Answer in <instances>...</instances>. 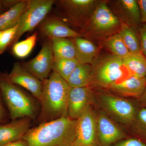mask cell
I'll use <instances>...</instances> for the list:
<instances>
[{
  "mask_svg": "<svg viewBox=\"0 0 146 146\" xmlns=\"http://www.w3.org/2000/svg\"><path fill=\"white\" fill-rule=\"evenodd\" d=\"M7 8L5 5L4 1H0V15L2 14V12L3 10L4 9Z\"/></svg>",
  "mask_w": 146,
  "mask_h": 146,
  "instance_id": "cell-35",
  "label": "cell"
},
{
  "mask_svg": "<svg viewBox=\"0 0 146 146\" xmlns=\"http://www.w3.org/2000/svg\"><path fill=\"white\" fill-rule=\"evenodd\" d=\"M121 24L107 2L100 1L80 34L83 36L97 38L110 36L118 32Z\"/></svg>",
  "mask_w": 146,
  "mask_h": 146,
  "instance_id": "cell-4",
  "label": "cell"
},
{
  "mask_svg": "<svg viewBox=\"0 0 146 146\" xmlns=\"http://www.w3.org/2000/svg\"><path fill=\"white\" fill-rule=\"evenodd\" d=\"M92 81V66L90 64L79 63L67 82L71 87H83L89 86Z\"/></svg>",
  "mask_w": 146,
  "mask_h": 146,
  "instance_id": "cell-19",
  "label": "cell"
},
{
  "mask_svg": "<svg viewBox=\"0 0 146 146\" xmlns=\"http://www.w3.org/2000/svg\"><path fill=\"white\" fill-rule=\"evenodd\" d=\"M118 33L131 53L141 52L140 38L136 29L121 23Z\"/></svg>",
  "mask_w": 146,
  "mask_h": 146,
  "instance_id": "cell-23",
  "label": "cell"
},
{
  "mask_svg": "<svg viewBox=\"0 0 146 146\" xmlns=\"http://www.w3.org/2000/svg\"><path fill=\"white\" fill-rule=\"evenodd\" d=\"M141 51L146 58V23L142 24L138 28Z\"/></svg>",
  "mask_w": 146,
  "mask_h": 146,
  "instance_id": "cell-29",
  "label": "cell"
},
{
  "mask_svg": "<svg viewBox=\"0 0 146 146\" xmlns=\"http://www.w3.org/2000/svg\"><path fill=\"white\" fill-rule=\"evenodd\" d=\"M1 96V94L0 92V124L5 123V122L6 120L7 117L5 110L2 103Z\"/></svg>",
  "mask_w": 146,
  "mask_h": 146,
  "instance_id": "cell-32",
  "label": "cell"
},
{
  "mask_svg": "<svg viewBox=\"0 0 146 146\" xmlns=\"http://www.w3.org/2000/svg\"><path fill=\"white\" fill-rule=\"evenodd\" d=\"M136 135L146 141V108L138 110L135 121L132 125Z\"/></svg>",
  "mask_w": 146,
  "mask_h": 146,
  "instance_id": "cell-27",
  "label": "cell"
},
{
  "mask_svg": "<svg viewBox=\"0 0 146 146\" xmlns=\"http://www.w3.org/2000/svg\"><path fill=\"white\" fill-rule=\"evenodd\" d=\"M75 47V58L82 64H93L98 54V47L83 36L71 39Z\"/></svg>",
  "mask_w": 146,
  "mask_h": 146,
  "instance_id": "cell-18",
  "label": "cell"
},
{
  "mask_svg": "<svg viewBox=\"0 0 146 146\" xmlns=\"http://www.w3.org/2000/svg\"><path fill=\"white\" fill-rule=\"evenodd\" d=\"M1 146H28V145L26 142L22 139Z\"/></svg>",
  "mask_w": 146,
  "mask_h": 146,
  "instance_id": "cell-33",
  "label": "cell"
},
{
  "mask_svg": "<svg viewBox=\"0 0 146 146\" xmlns=\"http://www.w3.org/2000/svg\"><path fill=\"white\" fill-rule=\"evenodd\" d=\"M138 100L142 107L146 108V87L143 95Z\"/></svg>",
  "mask_w": 146,
  "mask_h": 146,
  "instance_id": "cell-34",
  "label": "cell"
},
{
  "mask_svg": "<svg viewBox=\"0 0 146 146\" xmlns=\"http://www.w3.org/2000/svg\"><path fill=\"white\" fill-rule=\"evenodd\" d=\"M37 38V33L35 32L26 39L16 42L12 45V53L18 58L26 57L33 50L36 44Z\"/></svg>",
  "mask_w": 146,
  "mask_h": 146,
  "instance_id": "cell-25",
  "label": "cell"
},
{
  "mask_svg": "<svg viewBox=\"0 0 146 146\" xmlns=\"http://www.w3.org/2000/svg\"><path fill=\"white\" fill-rule=\"evenodd\" d=\"M102 103L107 110L123 123L132 125L138 110L132 102L110 94L101 97Z\"/></svg>",
  "mask_w": 146,
  "mask_h": 146,
  "instance_id": "cell-10",
  "label": "cell"
},
{
  "mask_svg": "<svg viewBox=\"0 0 146 146\" xmlns=\"http://www.w3.org/2000/svg\"><path fill=\"white\" fill-rule=\"evenodd\" d=\"M96 120L97 134L104 145H109L123 137L119 128L107 116L101 114Z\"/></svg>",
  "mask_w": 146,
  "mask_h": 146,
  "instance_id": "cell-17",
  "label": "cell"
},
{
  "mask_svg": "<svg viewBox=\"0 0 146 146\" xmlns=\"http://www.w3.org/2000/svg\"><path fill=\"white\" fill-rule=\"evenodd\" d=\"M50 39L54 59L75 58V47L72 39L64 38Z\"/></svg>",
  "mask_w": 146,
  "mask_h": 146,
  "instance_id": "cell-22",
  "label": "cell"
},
{
  "mask_svg": "<svg viewBox=\"0 0 146 146\" xmlns=\"http://www.w3.org/2000/svg\"><path fill=\"white\" fill-rule=\"evenodd\" d=\"M2 31H0V37H1V35Z\"/></svg>",
  "mask_w": 146,
  "mask_h": 146,
  "instance_id": "cell-36",
  "label": "cell"
},
{
  "mask_svg": "<svg viewBox=\"0 0 146 146\" xmlns=\"http://www.w3.org/2000/svg\"><path fill=\"white\" fill-rule=\"evenodd\" d=\"M137 1L140 9L141 23H146V0H138Z\"/></svg>",
  "mask_w": 146,
  "mask_h": 146,
  "instance_id": "cell-31",
  "label": "cell"
},
{
  "mask_svg": "<svg viewBox=\"0 0 146 146\" xmlns=\"http://www.w3.org/2000/svg\"><path fill=\"white\" fill-rule=\"evenodd\" d=\"M54 61L50 39H47L37 55L22 66L43 82L48 78L52 72Z\"/></svg>",
  "mask_w": 146,
  "mask_h": 146,
  "instance_id": "cell-8",
  "label": "cell"
},
{
  "mask_svg": "<svg viewBox=\"0 0 146 146\" xmlns=\"http://www.w3.org/2000/svg\"><path fill=\"white\" fill-rule=\"evenodd\" d=\"M28 1H20L0 15V31L11 28L18 25L27 5Z\"/></svg>",
  "mask_w": 146,
  "mask_h": 146,
  "instance_id": "cell-20",
  "label": "cell"
},
{
  "mask_svg": "<svg viewBox=\"0 0 146 146\" xmlns=\"http://www.w3.org/2000/svg\"><path fill=\"white\" fill-rule=\"evenodd\" d=\"M93 93L89 86L71 87L68 102V116L77 120L90 106Z\"/></svg>",
  "mask_w": 146,
  "mask_h": 146,
  "instance_id": "cell-14",
  "label": "cell"
},
{
  "mask_svg": "<svg viewBox=\"0 0 146 146\" xmlns=\"http://www.w3.org/2000/svg\"><path fill=\"white\" fill-rule=\"evenodd\" d=\"M71 87L57 73L52 71L42 82L41 111L38 120L41 123L68 116V102Z\"/></svg>",
  "mask_w": 146,
  "mask_h": 146,
  "instance_id": "cell-1",
  "label": "cell"
},
{
  "mask_svg": "<svg viewBox=\"0 0 146 146\" xmlns=\"http://www.w3.org/2000/svg\"><path fill=\"white\" fill-rule=\"evenodd\" d=\"M78 63L76 58L54 59L53 71L57 73L67 81Z\"/></svg>",
  "mask_w": 146,
  "mask_h": 146,
  "instance_id": "cell-26",
  "label": "cell"
},
{
  "mask_svg": "<svg viewBox=\"0 0 146 146\" xmlns=\"http://www.w3.org/2000/svg\"><path fill=\"white\" fill-rule=\"evenodd\" d=\"M110 9L120 22L136 29L141 25V14L136 0H118L112 2Z\"/></svg>",
  "mask_w": 146,
  "mask_h": 146,
  "instance_id": "cell-13",
  "label": "cell"
},
{
  "mask_svg": "<svg viewBox=\"0 0 146 146\" xmlns=\"http://www.w3.org/2000/svg\"><path fill=\"white\" fill-rule=\"evenodd\" d=\"M18 28V24L13 27L2 31L0 37V55L3 53L8 47L12 45Z\"/></svg>",
  "mask_w": 146,
  "mask_h": 146,
  "instance_id": "cell-28",
  "label": "cell"
},
{
  "mask_svg": "<svg viewBox=\"0 0 146 146\" xmlns=\"http://www.w3.org/2000/svg\"><path fill=\"white\" fill-rule=\"evenodd\" d=\"M124 65L129 75L145 78L146 75V58L141 52L129 54L123 59Z\"/></svg>",
  "mask_w": 146,
  "mask_h": 146,
  "instance_id": "cell-21",
  "label": "cell"
},
{
  "mask_svg": "<svg viewBox=\"0 0 146 146\" xmlns=\"http://www.w3.org/2000/svg\"><path fill=\"white\" fill-rule=\"evenodd\" d=\"M104 44L112 54L121 59L127 57L130 53L118 33L106 38Z\"/></svg>",
  "mask_w": 146,
  "mask_h": 146,
  "instance_id": "cell-24",
  "label": "cell"
},
{
  "mask_svg": "<svg viewBox=\"0 0 146 146\" xmlns=\"http://www.w3.org/2000/svg\"><path fill=\"white\" fill-rule=\"evenodd\" d=\"M115 146H146V144L136 138H130L116 144Z\"/></svg>",
  "mask_w": 146,
  "mask_h": 146,
  "instance_id": "cell-30",
  "label": "cell"
},
{
  "mask_svg": "<svg viewBox=\"0 0 146 146\" xmlns=\"http://www.w3.org/2000/svg\"><path fill=\"white\" fill-rule=\"evenodd\" d=\"M145 79L146 81V75L145 76Z\"/></svg>",
  "mask_w": 146,
  "mask_h": 146,
  "instance_id": "cell-37",
  "label": "cell"
},
{
  "mask_svg": "<svg viewBox=\"0 0 146 146\" xmlns=\"http://www.w3.org/2000/svg\"><path fill=\"white\" fill-rule=\"evenodd\" d=\"M97 0H63L59 1L57 12L64 22L78 29L81 33L97 5Z\"/></svg>",
  "mask_w": 146,
  "mask_h": 146,
  "instance_id": "cell-5",
  "label": "cell"
},
{
  "mask_svg": "<svg viewBox=\"0 0 146 146\" xmlns=\"http://www.w3.org/2000/svg\"><path fill=\"white\" fill-rule=\"evenodd\" d=\"M0 92L8 108L11 121L24 117H34L36 106L31 98L10 81L7 74L1 72Z\"/></svg>",
  "mask_w": 146,
  "mask_h": 146,
  "instance_id": "cell-3",
  "label": "cell"
},
{
  "mask_svg": "<svg viewBox=\"0 0 146 146\" xmlns=\"http://www.w3.org/2000/svg\"><path fill=\"white\" fill-rule=\"evenodd\" d=\"M39 30L47 39L72 38L83 36L57 16L46 17L39 25Z\"/></svg>",
  "mask_w": 146,
  "mask_h": 146,
  "instance_id": "cell-12",
  "label": "cell"
},
{
  "mask_svg": "<svg viewBox=\"0 0 146 146\" xmlns=\"http://www.w3.org/2000/svg\"><path fill=\"white\" fill-rule=\"evenodd\" d=\"M7 75L11 82L27 89L40 101L42 96V82L26 70L21 63H14Z\"/></svg>",
  "mask_w": 146,
  "mask_h": 146,
  "instance_id": "cell-11",
  "label": "cell"
},
{
  "mask_svg": "<svg viewBox=\"0 0 146 146\" xmlns=\"http://www.w3.org/2000/svg\"><path fill=\"white\" fill-rule=\"evenodd\" d=\"M146 87L145 78L130 76L110 86L112 91L121 96L138 99L143 95Z\"/></svg>",
  "mask_w": 146,
  "mask_h": 146,
  "instance_id": "cell-16",
  "label": "cell"
},
{
  "mask_svg": "<svg viewBox=\"0 0 146 146\" xmlns=\"http://www.w3.org/2000/svg\"><path fill=\"white\" fill-rule=\"evenodd\" d=\"M92 68V80L103 87H109L130 76L123 59L113 54L107 55L94 60Z\"/></svg>",
  "mask_w": 146,
  "mask_h": 146,
  "instance_id": "cell-6",
  "label": "cell"
},
{
  "mask_svg": "<svg viewBox=\"0 0 146 146\" xmlns=\"http://www.w3.org/2000/svg\"><path fill=\"white\" fill-rule=\"evenodd\" d=\"M76 120L68 116L30 129L23 139L28 146H73Z\"/></svg>",
  "mask_w": 146,
  "mask_h": 146,
  "instance_id": "cell-2",
  "label": "cell"
},
{
  "mask_svg": "<svg viewBox=\"0 0 146 146\" xmlns=\"http://www.w3.org/2000/svg\"><path fill=\"white\" fill-rule=\"evenodd\" d=\"M97 117L89 106L76 120L73 146H94L97 134Z\"/></svg>",
  "mask_w": 146,
  "mask_h": 146,
  "instance_id": "cell-9",
  "label": "cell"
},
{
  "mask_svg": "<svg viewBox=\"0 0 146 146\" xmlns=\"http://www.w3.org/2000/svg\"><path fill=\"white\" fill-rule=\"evenodd\" d=\"M55 3L54 0H30L21 15L12 46L25 33L34 29L46 18Z\"/></svg>",
  "mask_w": 146,
  "mask_h": 146,
  "instance_id": "cell-7",
  "label": "cell"
},
{
  "mask_svg": "<svg viewBox=\"0 0 146 146\" xmlns=\"http://www.w3.org/2000/svg\"><path fill=\"white\" fill-rule=\"evenodd\" d=\"M31 119L24 117L0 124V146L23 139L30 129Z\"/></svg>",
  "mask_w": 146,
  "mask_h": 146,
  "instance_id": "cell-15",
  "label": "cell"
}]
</instances>
